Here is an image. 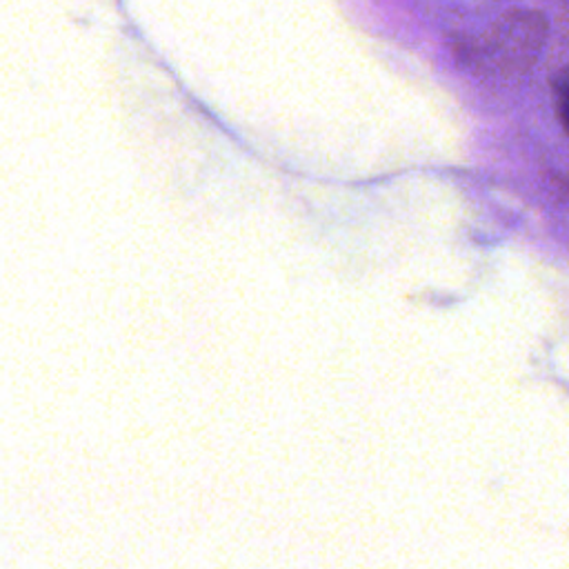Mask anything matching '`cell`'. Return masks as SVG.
<instances>
[{"mask_svg":"<svg viewBox=\"0 0 569 569\" xmlns=\"http://www.w3.org/2000/svg\"><path fill=\"white\" fill-rule=\"evenodd\" d=\"M545 40V20L538 13H509L493 24L487 38V56L505 71L527 67Z\"/></svg>","mask_w":569,"mask_h":569,"instance_id":"1","label":"cell"},{"mask_svg":"<svg viewBox=\"0 0 569 569\" xmlns=\"http://www.w3.org/2000/svg\"><path fill=\"white\" fill-rule=\"evenodd\" d=\"M553 98H556V111L560 118V124L565 127V131L569 133V69L558 71L553 82Z\"/></svg>","mask_w":569,"mask_h":569,"instance_id":"2","label":"cell"}]
</instances>
